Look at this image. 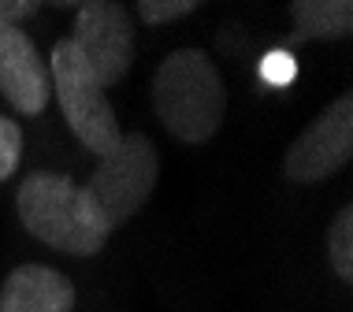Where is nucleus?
I'll use <instances>...</instances> for the list:
<instances>
[{
  "label": "nucleus",
  "mask_w": 353,
  "mask_h": 312,
  "mask_svg": "<svg viewBox=\"0 0 353 312\" xmlns=\"http://www.w3.org/2000/svg\"><path fill=\"white\" fill-rule=\"evenodd\" d=\"M152 112L183 145H205L223 130L227 82L205 49H171L152 71Z\"/></svg>",
  "instance_id": "f257e3e1"
},
{
  "label": "nucleus",
  "mask_w": 353,
  "mask_h": 312,
  "mask_svg": "<svg viewBox=\"0 0 353 312\" xmlns=\"http://www.w3.org/2000/svg\"><path fill=\"white\" fill-rule=\"evenodd\" d=\"M15 212L37 242L68 257H97L112 238L85 186L60 171L26 175L15 190Z\"/></svg>",
  "instance_id": "f03ea898"
},
{
  "label": "nucleus",
  "mask_w": 353,
  "mask_h": 312,
  "mask_svg": "<svg viewBox=\"0 0 353 312\" xmlns=\"http://www.w3.org/2000/svg\"><path fill=\"white\" fill-rule=\"evenodd\" d=\"M49 86H52V101L60 104V116L68 123V130L82 141V149H90L93 156H104L119 145L123 127L119 116L112 108L108 93L97 86V79L90 74L85 60L79 49L71 45V37H60L52 45L49 60Z\"/></svg>",
  "instance_id": "7ed1b4c3"
},
{
  "label": "nucleus",
  "mask_w": 353,
  "mask_h": 312,
  "mask_svg": "<svg viewBox=\"0 0 353 312\" xmlns=\"http://www.w3.org/2000/svg\"><path fill=\"white\" fill-rule=\"evenodd\" d=\"M157 178H160L157 145H152L149 134L130 130V134L119 138V145L112 153L97 156V167L85 183V194H90L104 227L119 231L123 223L134 220L145 208V201L157 190Z\"/></svg>",
  "instance_id": "20e7f679"
},
{
  "label": "nucleus",
  "mask_w": 353,
  "mask_h": 312,
  "mask_svg": "<svg viewBox=\"0 0 353 312\" xmlns=\"http://www.w3.org/2000/svg\"><path fill=\"white\" fill-rule=\"evenodd\" d=\"M71 45L79 49L90 74L97 79V86L108 93L134 67V56H138L134 15H130V8L112 4V0L79 4L74 8Z\"/></svg>",
  "instance_id": "39448f33"
},
{
  "label": "nucleus",
  "mask_w": 353,
  "mask_h": 312,
  "mask_svg": "<svg viewBox=\"0 0 353 312\" xmlns=\"http://www.w3.org/2000/svg\"><path fill=\"white\" fill-rule=\"evenodd\" d=\"M353 156V93H339L283 156V175L294 186H316L339 175Z\"/></svg>",
  "instance_id": "423d86ee"
},
{
  "label": "nucleus",
  "mask_w": 353,
  "mask_h": 312,
  "mask_svg": "<svg viewBox=\"0 0 353 312\" xmlns=\"http://www.w3.org/2000/svg\"><path fill=\"white\" fill-rule=\"evenodd\" d=\"M0 97L30 119L52 101L49 63L23 26H0Z\"/></svg>",
  "instance_id": "0eeeda50"
},
{
  "label": "nucleus",
  "mask_w": 353,
  "mask_h": 312,
  "mask_svg": "<svg viewBox=\"0 0 353 312\" xmlns=\"http://www.w3.org/2000/svg\"><path fill=\"white\" fill-rule=\"evenodd\" d=\"M74 282L52 264H19L0 287V312H74Z\"/></svg>",
  "instance_id": "6e6552de"
},
{
  "label": "nucleus",
  "mask_w": 353,
  "mask_h": 312,
  "mask_svg": "<svg viewBox=\"0 0 353 312\" xmlns=\"http://www.w3.org/2000/svg\"><path fill=\"white\" fill-rule=\"evenodd\" d=\"M294 41H342L353 34L350 0H294L290 4Z\"/></svg>",
  "instance_id": "1a4fd4ad"
},
{
  "label": "nucleus",
  "mask_w": 353,
  "mask_h": 312,
  "mask_svg": "<svg viewBox=\"0 0 353 312\" xmlns=\"http://www.w3.org/2000/svg\"><path fill=\"white\" fill-rule=\"evenodd\" d=\"M327 264L342 282H353V205L346 201L327 227Z\"/></svg>",
  "instance_id": "9d476101"
},
{
  "label": "nucleus",
  "mask_w": 353,
  "mask_h": 312,
  "mask_svg": "<svg viewBox=\"0 0 353 312\" xmlns=\"http://www.w3.org/2000/svg\"><path fill=\"white\" fill-rule=\"evenodd\" d=\"M19 160H23V127L0 112V186L19 171Z\"/></svg>",
  "instance_id": "9b49d317"
},
{
  "label": "nucleus",
  "mask_w": 353,
  "mask_h": 312,
  "mask_svg": "<svg viewBox=\"0 0 353 312\" xmlns=\"http://www.w3.org/2000/svg\"><path fill=\"white\" fill-rule=\"evenodd\" d=\"M197 0H141V4L134 8L141 23L149 26H164V23H179V19L194 15L197 12Z\"/></svg>",
  "instance_id": "f8f14e48"
},
{
  "label": "nucleus",
  "mask_w": 353,
  "mask_h": 312,
  "mask_svg": "<svg viewBox=\"0 0 353 312\" xmlns=\"http://www.w3.org/2000/svg\"><path fill=\"white\" fill-rule=\"evenodd\" d=\"M261 79L272 82V86H290V82L298 79V63H294L290 52H272V56H264V63H261Z\"/></svg>",
  "instance_id": "ddd939ff"
},
{
  "label": "nucleus",
  "mask_w": 353,
  "mask_h": 312,
  "mask_svg": "<svg viewBox=\"0 0 353 312\" xmlns=\"http://www.w3.org/2000/svg\"><path fill=\"white\" fill-rule=\"evenodd\" d=\"M41 8L34 0H0V26H23L26 19H34Z\"/></svg>",
  "instance_id": "4468645a"
}]
</instances>
